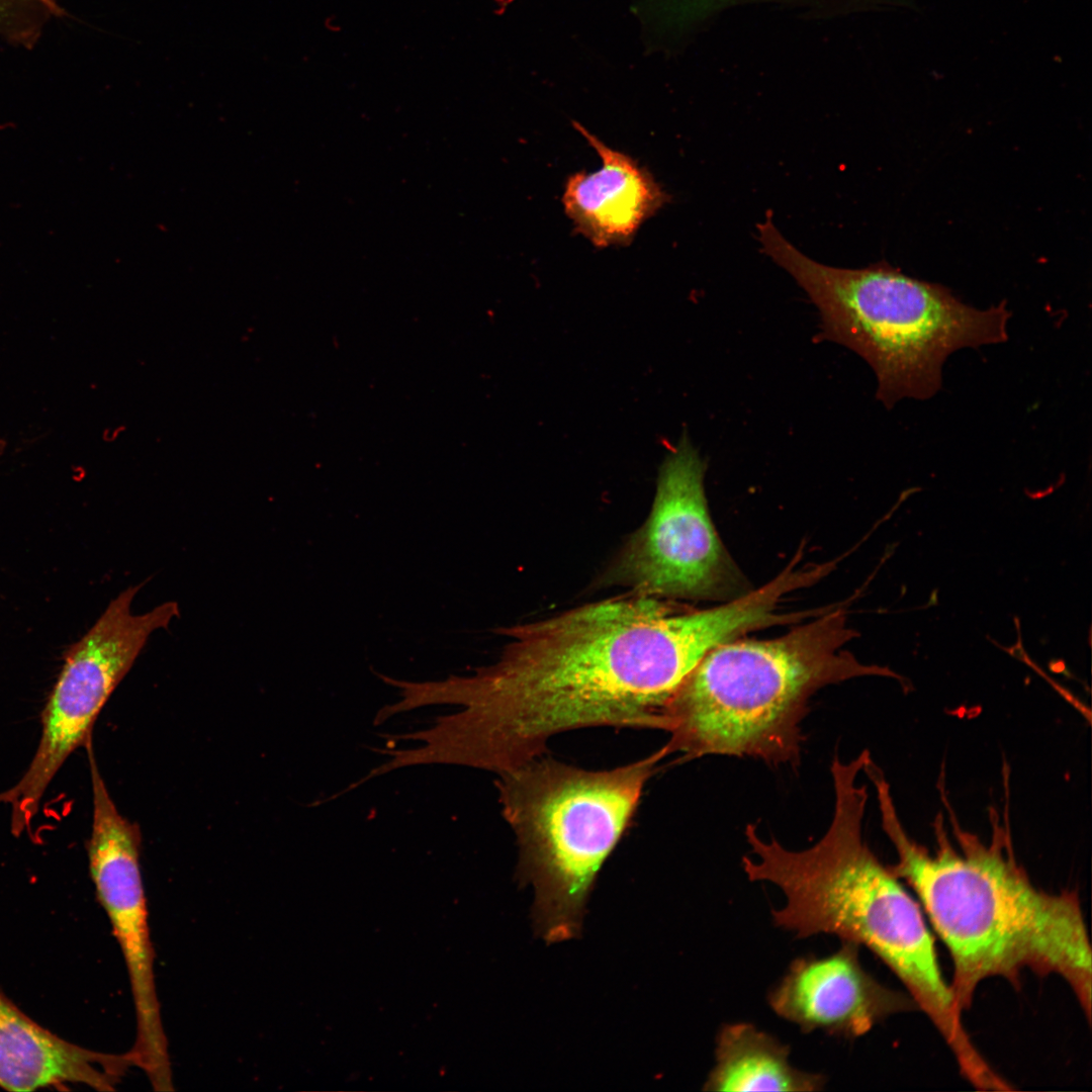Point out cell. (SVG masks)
I'll return each mask as SVG.
<instances>
[{
	"label": "cell",
	"instance_id": "obj_1",
	"mask_svg": "<svg viewBox=\"0 0 1092 1092\" xmlns=\"http://www.w3.org/2000/svg\"><path fill=\"white\" fill-rule=\"evenodd\" d=\"M762 623L749 595L695 610L633 592L498 629L512 639L494 664L422 681L418 699L463 707L435 721L444 763L499 775L541 756L551 737L569 730L666 731L664 707L693 668Z\"/></svg>",
	"mask_w": 1092,
	"mask_h": 1092
},
{
	"label": "cell",
	"instance_id": "obj_2",
	"mask_svg": "<svg viewBox=\"0 0 1092 1092\" xmlns=\"http://www.w3.org/2000/svg\"><path fill=\"white\" fill-rule=\"evenodd\" d=\"M874 785L882 827L897 856L890 869L915 891L949 952L959 1007H970L984 980L1001 977L1018 986L1027 970L1063 979L1090 1020L1092 953L1076 893L1037 888L996 815L989 841L954 822L952 841L937 820L929 851L902 826L887 781Z\"/></svg>",
	"mask_w": 1092,
	"mask_h": 1092
},
{
	"label": "cell",
	"instance_id": "obj_3",
	"mask_svg": "<svg viewBox=\"0 0 1092 1092\" xmlns=\"http://www.w3.org/2000/svg\"><path fill=\"white\" fill-rule=\"evenodd\" d=\"M871 759L864 750L848 761L832 760L833 814L816 843L791 850L749 824L744 833L753 857L744 856L742 866L750 881L769 882L784 893L785 906L771 911L778 927L797 938L834 934L876 954L939 1031L960 1069L972 1071L983 1057L965 1029L923 911L863 838L868 792L858 776Z\"/></svg>",
	"mask_w": 1092,
	"mask_h": 1092
},
{
	"label": "cell",
	"instance_id": "obj_4",
	"mask_svg": "<svg viewBox=\"0 0 1092 1092\" xmlns=\"http://www.w3.org/2000/svg\"><path fill=\"white\" fill-rule=\"evenodd\" d=\"M857 633L844 608H827L789 633L766 640L736 638L709 651L686 676L663 714L668 754L747 756L772 765L799 762L801 723L811 697L853 677L902 678L861 664L842 647Z\"/></svg>",
	"mask_w": 1092,
	"mask_h": 1092
},
{
	"label": "cell",
	"instance_id": "obj_5",
	"mask_svg": "<svg viewBox=\"0 0 1092 1092\" xmlns=\"http://www.w3.org/2000/svg\"><path fill=\"white\" fill-rule=\"evenodd\" d=\"M757 230L762 252L818 307L816 341L838 343L862 357L877 375V398L888 408L902 398L933 396L954 351L1008 339L1005 301L978 309L946 287L912 278L885 261L859 269L818 263L783 237L769 211Z\"/></svg>",
	"mask_w": 1092,
	"mask_h": 1092
},
{
	"label": "cell",
	"instance_id": "obj_6",
	"mask_svg": "<svg viewBox=\"0 0 1092 1092\" xmlns=\"http://www.w3.org/2000/svg\"><path fill=\"white\" fill-rule=\"evenodd\" d=\"M587 770L542 755L499 774L503 815L519 847V874L534 888L537 929L548 942L572 938L603 862L632 818L643 788L667 756Z\"/></svg>",
	"mask_w": 1092,
	"mask_h": 1092
},
{
	"label": "cell",
	"instance_id": "obj_7",
	"mask_svg": "<svg viewBox=\"0 0 1092 1092\" xmlns=\"http://www.w3.org/2000/svg\"><path fill=\"white\" fill-rule=\"evenodd\" d=\"M144 584L122 590L66 652L41 713V733L34 756L20 780L0 793V804L10 807L14 836L29 828L48 787L70 754L92 738L100 711L150 636L167 629L179 616L180 609L174 601L144 614H133L131 604Z\"/></svg>",
	"mask_w": 1092,
	"mask_h": 1092
},
{
	"label": "cell",
	"instance_id": "obj_8",
	"mask_svg": "<svg viewBox=\"0 0 1092 1092\" xmlns=\"http://www.w3.org/2000/svg\"><path fill=\"white\" fill-rule=\"evenodd\" d=\"M706 469L684 433L661 463L651 512L612 565L609 582L667 600L742 596L743 577L709 514Z\"/></svg>",
	"mask_w": 1092,
	"mask_h": 1092
},
{
	"label": "cell",
	"instance_id": "obj_9",
	"mask_svg": "<svg viewBox=\"0 0 1092 1092\" xmlns=\"http://www.w3.org/2000/svg\"><path fill=\"white\" fill-rule=\"evenodd\" d=\"M90 774L93 818L87 843L89 870L128 974L136 1023L130 1053L155 1091H171L172 1068L140 867L141 830L119 814L100 771L93 768Z\"/></svg>",
	"mask_w": 1092,
	"mask_h": 1092
},
{
	"label": "cell",
	"instance_id": "obj_10",
	"mask_svg": "<svg viewBox=\"0 0 1092 1092\" xmlns=\"http://www.w3.org/2000/svg\"><path fill=\"white\" fill-rule=\"evenodd\" d=\"M859 945L841 940L826 957L806 956L792 962L768 993V1004L780 1017L803 1032L855 1038L888 1016L917 1008L910 996L889 989L862 967Z\"/></svg>",
	"mask_w": 1092,
	"mask_h": 1092
},
{
	"label": "cell",
	"instance_id": "obj_11",
	"mask_svg": "<svg viewBox=\"0 0 1092 1092\" xmlns=\"http://www.w3.org/2000/svg\"><path fill=\"white\" fill-rule=\"evenodd\" d=\"M573 125L595 149L602 167L568 177L562 196L565 213L598 248L628 244L669 197L633 158L608 147L582 125Z\"/></svg>",
	"mask_w": 1092,
	"mask_h": 1092
},
{
	"label": "cell",
	"instance_id": "obj_12",
	"mask_svg": "<svg viewBox=\"0 0 1092 1092\" xmlns=\"http://www.w3.org/2000/svg\"><path fill=\"white\" fill-rule=\"evenodd\" d=\"M134 1066L122 1055L90 1051L38 1025L0 992V1087L33 1091L63 1084H84L112 1091Z\"/></svg>",
	"mask_w": 1092,
	"mask_h": 1092
},
{
	"label": "cell",
	"instance_id": "obj_13",
	"mask_svg": "<svg viewBox=\"0 0 1092 1092\" xmlns=\"http://www.w3.org/2000/svg\"><path fill=\"white\" fill-rule=\"evenodd\" d=\"M790 1048L746 1022L723 1025L716 1037V1063L705 1091L823 1090L826 1077L801 1071L789 1062Z\"/></svg>",
	"mask_w": 1092,
	"mask_h": 1092
},
{
	"label": "cell",
	"instance_id": "obj_14",
	"mask_svg": "<svg viewBox=\"0 0 1092 1092\" xmlns=\"http://www.w3.org/2000/svg\"><path fill=\"white\" fill-rule=\"evenodd\" d=\"M62 12L56 0H0V35L31 48L51 16Z\"/></svg>",
	"mask_w": 1092,
	"mask_h": 1092
}]
</instances>
